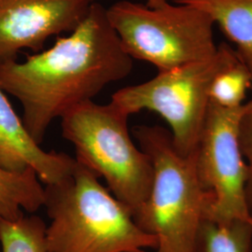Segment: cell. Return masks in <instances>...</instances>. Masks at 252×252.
I'll list each match as a JSON object with an SVG mask.
<instances>
[{"label":"cell","instance_id":"cell-2","mask_svg":"<svg viewBox=\"0 0 252 252\" xmlns=\"http://www.w3.org/2000/svg\"><path fill=\"white\" fill-rule=\"evenodd\" d=\"M76 160L63 180L44 187L49 252H130L157 249V239L136 224L130 208Z\"/></svg>","mask_w":252,"mask_h":252},{"label":"cell","instance_id":"cell-1","mask_svg":"<svg viewBox=\"0 0 252 252\" xmlns=\"http://www.w3.org/2000/svg\"><path fill=\"white\" fill-rule=\"evenodd\" d=\"M133 64L107 9L94 2L81 25L50 49L0 63V88L21 103L27 132L41 145L54 119L126 78Z\"/></svg>","mask_w":252,"mask_h":252},{"label":"cell","instance_id":"cell-6","mask_svg":"<svg viewBox=\"0 0 252 252\" xmlns=\"http://www.w3.org/2000/svg\"><path fill=\"white\" fill-rule=\"evenodd\" d=\"M238 58L232 46L221 43L212 57L122 88L112 94L110 102L129 117L145 109L159 114L169 126L175 149L189 156L195 152L205 125L211 82Z\"/></svg>","mask_w":252,"mask_h":252},{"label":"cell","instance_id":"cell-11","mask_svg":"<svg viewBox=\"0 0 252 252\" xmlns=\"http://www.w3.org/2000/svg\"><path fill=\"white\" fill-rule=\"evenodd\" d=\"M44 203V188L32 169L10 172L0 167V219L16 220Z\"/></svg>","mask_w":252,"mask_h":252},{"label":"cell","instance_id":"cell-4","mask_svg":"<svg viewBox=\"0 0 252 252\" xmlns=\"http://www.w3.org/2000/svg\"><path fill=\"white\" fill-rule=\"evenodd\" d=\"M128 118L112 102L91 100L68 110L61 127L63 138L75 148V159L106 180L109 191L134 216L150 194L153 166L132 140Z\"/></svg>","mask_w":252,"mask_h":252},{"label":"cell","instance_id":"cell-15","mask_svg":"<svg viewBox=\"0 0 252 252\" xmlns=\"http://www.w3.org/2000/svg\"><path fill=\"white\" fill-rule=\"evenodd\" d=\"M239 142L249 169L247 196L252 213V99L247 102L246 109L240 120Z\"/></svg>","mask_w":252,"mask_h":252},{"label":"cell","instance_id":"cell-17","mask_svg":"<svg viewBox=\"0 0 252 252\" xmlns=\"http://www.w3.org/2000/svg\"><path fill=\"white\" fill-rule=\"evenodd\" d=\"M146 252L145 251H138V252Z\"/></svg>","mask_w":252,"mask_h":252},{"label":"cell","instance_id":"cell-7","mask_svg":"<svg viewBox=\"0 0 252 252\" xmlns=\"http://www.w3.org/2000/svg\"><path fill=\"white\" fill-rule=\"evenodd\" d=\"M246 104L229 109L210 103L195 150L197 176L211 198L207 219L215 221L240 220L252 224L247 196L249 169L239 142Z\"/></svg>","mask_w":252,"mask_h":252},{"label":"cell","instance_id":"cell-14","mask_svg":"<svg viewBox=\"0 0 252 252\" xmlns=\"http://www.w3.org/2000/svg\"><path fill=\"white\" fill-rule=\"evenodd\" d=\"M251 89L252 73L238 58L213 79L209 88V100L220 108H240L245 104L247 94Z\"/></svg>","mask_w":252,"mask_h":252},{"label":"cell","instance_id":"cell-18","mask_svg":"<svg viewBox=\"0 0 252 252\" xmlns=\"http://www.w3.org/2000/svg\"></svg>","mask_w":252,"mask_h":252},{"label":"cell","instance_id":"cell-10","mask_svg":"<svg viewBox=\"0 0 252 252\" xmlns=\"http://www.w3.org/2000/svg\"><path fill=\"white\" fill-rule=\"evenodd\" d=\"M207 13L252 75V0H174Z\"/></svg>","mask_w":252,"mask_h":252},{"label":"cell","instance_id":"cell-5","mask_svg":"<svg viewBox=\"0 0 252 252\" xmlns=\"http://www.w3.org/2000/svg\"><path fill=\"white\" fill-rule=\"evenodd\" d=\"M107 16L127 54L152 63L158 72L216 54L213 20L190 5L166 2L152 8L120 1L107 9Z\"/></svg>","mask_w":252,"mask_h":252},{"label":"cell","instance_id":"cell-9","mask_svg":"<svg viewBox=\"0 0 252 252\" xmlns=\"http://www.w3.org/2000/svg\"><path fill=\"white\" fill-rule=\"evenodd\" d=\"M75 163L69 155L46 152L36 143L0 88V167L10 172L32 169L41 183L50 185L65 178Z\"/></svg>","mask_w":252,"mask_h":252},{"label":"cell","instance_id":"cell-16","mask_svg":"<svg viewBox=\"0 0 252 252\" xmlns=\"http://www.w3.org/2000/svg\"><path fill=\"white\" fill-rule=\"evenodd\" d=\"M166 2H168V0H147V5L152 8H156L162 6Z\"/></svg>","mask_w":252,"mask_h":252},{"label":"cell","instance_id":"cell-13","mask_svg":"<svg viewBox=\"0 0 252 252\" xmlns=\"http://www.w3.org/2000/svg\"><path fill=\"white\" fill-rule=\"evenodd\" d=\"M45 221L36 215H24L16 220L0 219L2 252H49Z\"/></svg>","mask_w":252,"mask_h":252},{"label":"cell","instance_id":"cell-12","mask_svg":"<svg viewBox=\"0 0 252 252\" xmlns=\"http://www.w3.org/2000/svg\"><path fill=\"white\" fill-rule=\"evenodd\" d=\"M252 224L240 220L205 219L199 227L194 252H252Z\"/></svg>","mask_w":252,"mask_h":252},{"label":"cell","instance_id":"cell-8","mask_svg":"<svg viewBox=\"0 0 252 252\" xmlns=\"http://www.w3.org/2000/svg\"><path fill=\"white\" fill-rule=\"evenodd\" d=\"M94 0H0V63L24 49L39 53L51 36L72 32Z\"/></svg>","mask_w":252,"mask_h":252},{"label":"cell","instance_id":"cell-3","mask_svg":"<svg viewBox=\"0 0 252 252\" xmlns=\"http://www.w3.org/2000/svg\"><path fill=\"white\" fill-rule=\"evenodd\" d=\"M133 132L153 166L150 194L133 216L136 224L157 239L156 252H194L211 202L197 176L195 152L178 153L170 132L161 126H136Z\"/></svg>","mask_w":252,"mask_h":252}]
</instances>
